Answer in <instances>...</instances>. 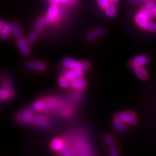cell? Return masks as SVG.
<instances>
[{
  "label": "cell",
  "mask_w": 156,
  "mask_h": 156,
  "mask_svg": "<svg viewBox=\"0 0 156 156\" xmlns=\"http://www.w3.org/2000/svg\"><path fill=\"white\" fill-rule=\"evenodd\" d=\"M114 116L116 119H118L125 124H130V125H135L137 123L135 118V114L132 112L118 113L115 114Z\"/></svg>",
  "instance_id": "1"
},
{
  "label": "cell",
  "mask_w": 156,
  "mask_h": 156,
  "mask_svg": "<svg viewBox=\"0 0 156 156\" xmlns=\"http://www.w3.org/2000/svg\"><path fill=\"white\" fill-rule=\"evenodd\" d=\"M59 15L60 12L57 5L52 3V5L50 6L49 9H48L46 17H45L47 24H50V23L54 22V21L57 20L58 17H59Z\"/></svg>",
  "instance_id": "2"
},
{
  "label": "cell",
  "mask_w": 156,
  "mask_h": 156,
  "mask_svg": "<svg viewBox=\"0 0 156 156\" xmlns=\"http://www.w3.org/2000/svg\"><path fill=\"white\" fill-rule=\"evenodd\" d=\"M34 110H25L17 114V120L22 124H29L32 123L34 119Z\"/></svg>",
  "instance_id": "3"
},
{
  "label": "cell",
  "mask_w": 156,
  "mask_h": 156,
  "mask_svg": "<svg viewBox=\"0 0 156 156\" xmlns=\"http://www.w3.org/2000/svg\"><path fill=\"white\" fill-rule=\"evenodd\" d=\"M63 64L67 69L83 70V62L74 61L71 58H66L63 61Z\"/></svg>",
  "instance_id": "4"
},
{
  "label": "cell",
  "mask_w": 156,
  "mask_h": 156,
  "mask_svg": "<svg viewBox=\"0 0 156 156\" xmlns=\"http://www.w3.org/2000/svg\"><path fill=\"white\" fill-rule=\"evenodd\" d=\"M84 74V72L83 70H76V69H69L66 71L64 73V76L66 78H67L69 81L73 80L76 79V78H79L83 77Z\"/></svg>",
  "instance_id": "5"
},
{
  "label": "cell",
  "mask_w": 156,
  "mask_h": 156,
  "mask_svg": "<svg viewBox=\"0 0 156 156\" xmlns=\"http://www.w3.org/2000/svg\"><path fill=\"white\" fill-rule=\"evenodd\" d=\"M105 34V30L102 28H96L89 33L87 36V39L88 41H94L95 39L100 38Z\"/></svg>",
  "instance_id": "6"
},
{
  "label": "cell",
  "mask_w": 156,
  "mask_h": 156,
  "mask_svg": "<svg viewBox=\"0 0 156 156\" xmlns=\"http://www.w3.org/2000/svg\"><path fill=\"white\" fill-rule=\"evenodd\" d=\"M17 46H18L19 49L20 50L21 53L23 55H28L30 54V48H29L28 44L27 42V41H25L23 38H18L17 40Z\"/></svg>",
  "instance_id": "7"
},
{
  "label": "cell",
  "mask_w": 156,
  "mask_h": 156,
  "mask_svg": "<svg viewBox=\"0 0 156 156\" xmlns=\"http://www.w3.org/2000/svg\"><path fill=\"white\" fill-rule=\"evenodd\" d=\"M26 68L29 69H36L39 71H44L46 69V64L43 62H30L26 64Z\"/></svg>",
  "instance_id": "8"
},
{
  "label": "cell",
  "mask_w": 156,
  "mask_h": 156,
  "mask_svg": "<svg viewBox=\"0 0 156 156\" xmlns=\"http://www.w3.org/2000/svg\"><path fill=\"white\" fill-rule=\"evenodd\" d=\"M86 85V81L82 77L76 78L73 80L70 81V86L74 89H81L83 88Z\"/></svg>",
  "instance_id": "9"
},
{
  "label": "cell",
  "mask_w": 156,
  "mask_h": 156,
  "mask_svg": "<svg viewBox=\"0 0 156 156\" xmlns=\"http://www.w3.org/2000/svg\"><path fill=\"white\" fill-rule=\"evenodd\" d=\"M139 26L146 30L151 31V32L153 33L156 32V23H152L151 22V20H144L143 22L140 23Z\"/></svg>",
  "instance_id": "10"
},
{
  "label": "cell",
  "mask_w": 156,
  "mask_h": 156,
  "mask_svg": "<svg viewBox=\"0 0 156 156\" xmlns=\"http://www.w3.org/2000/svg\"><path fill=\"white\" fill-rule=\"evenodd\" d=\"M149 61V57L147 55H140L136 56L135 58L132 60V64L133 66H141L142 67L145 65L147 62Z\"/></svg>",
  "instance_id": "11"
},
{
  "label": "cell",
  "mask_w": 156,
  "mask_h": 156,
  "mask_svg": "<svg viewBox=\"0 0 156 156\" xmlns=\"http://www.w3.org/2000/svg\"><path fill=\"white\" fill-rule=\"evenodd\" d=\"M0 29H1V38L2 39L7 38L12 32L11 25H6L3 22L0 23Z\"/></svg>",
  "instance_id": "12"
},
{
  "label": "cell",
  "mask_w": 156,
  "mask_h": 156,
  "mask_svg": "<svg viewBox=\"0 0 156 156\" xmlns=\"http://www.w3.org/2000/svg\"><path fill=\"white\" fill-rule=\"evenodd\" d=\"M134 71L141 80H147L149 76L147 71L141 66H134Z\"/></svg>",
  "instance_id": "13"
},
{
  "label": "cell",
  "mask_w": 156,
  "mask_h": 156,
  "mask_svg": "<svg viewBox=\"0 0 156 156\" xmlns=\"http://www.w3.org/2000/svg\"><path fill=\"white\" fill-rule=\"evenodd\" d=\"M48 119L44 116H35L34 120H33L32 124L37 126H41V127H44L47 125Z\"/></svg>",
  "instance_id": "14"
},
{
  "label": "cell",
  "mask_w": 156,
  "mask_h": 156,
  "mask_svg": "<svg viewBox=\"0 0 156 156\" xmlns=\"http://www.w3.org/2000/svg\"><path fill=\"white\" fill-rule=\"evenodd\" d=\"M64 143L62 140L58 139V138H56L54 140H52L51 143V147L54 151H60L62 148L64 147Z\"/></svg>",
  "instance_id": "15"
},
{
  "label": "cell",
  "mask_w": 156,
  "mask_h": 156,
  "mask_svg": "<svg viewBox=\"0 0 156 156\" xmlns=\"http://www.w3.org/2000/svg\"><path fill=\"white\" fill-rule=\"evenodd\" d=\"M124 124H125V123L123 122L122 121L118 119L115 118V119L114 121V127L116 128V129L118 130V131H119V132L126 131V126Z\"/></svg>",
  "instance_id": "16"
},
{
  "label": "cell",
  "mask_w": 156,
  "mask_h": 156,
  "mask_svg": "<svg viewBox=\"0 0 156 156\" xmlns=\"http://www.w3.org/2000/svg\"><path fill=\"white\" fill-rule=\"evenodd\" d=\"M11 28L13 36L17 38H20L21 36H22V32H21V30L20 28V27L18 26V25H17L16 23H12V24L11 25Z\"/></svg>",
  "instance_id": "17"
},
{
  "label": "cell",
  "mask_w": 156,
  "mask_h": 156,
  "mask_svg": "<svg viewBox=\"0 0 156 156\" xmlns=\"http://www.w3.org/2000/svg\"><path fill=\"white\" fill-rule=\"evenodd\" d=\"M56 99H54V98H49L46 99V100L44 101V111L53 108V107L56 105Z\"/></svg>",
  "instance_id": "18"
},
{
  "label": "cell",
  "mask_w": 156,
  "mask_h": 156,
  "mask_svg": "<svg viewBox=\"0 0 156 156\" xmlns=\"http://www.w3.org/2000/svg\"><path fill=\"white\" fill-rule=\"evenodd\" d=\"M31 108L36 112H41L44 111V101H36L33 103L31 106Z\"/></svg>",
  "instance_id": "19"
},
{
  "label": "cell",
  "mask_w": 156,
  "mask_h": 156,
  "mask_svg": "<svg viewBox=\"0 0 156 156\" xmlns=\"http://www.w3.org/2000/svg\"><path fill=\"white\" fill-rule=\"evenodd\" d=\"M105 11H106V14L109 17H113L116 15V7L114 5V4L111 3L107 6L105 8Z\"/></svg>",
  "instance_id": "20"
},
{
  "label": "cell",
  "mask_w": 156,
  "mask_h": 156,
  "mask_svg": "<svg viewBox=\"0 0 156 156\" xmlns=\"http://www.w3.org/2000/svg\"><path fill=\"white\" fill-rule=\"evenodd\" d=\"M1 88L5 89V90H7L9 93V97L13 96V90H12V87H11L10 82H9V80L8 81H4L2 83V85Z\"/></svg>",
  "instance_id": "21"
},
{
  "label": "cell",
  "mask_w": 156,
  "mask_h": 156,
  "mask_svg": "<svg viewBox=\"0 0 156 156\" xmlns=\"http://www.w3.org/2000/svg\"><path fill=\"white\" fill-rule=\"evenodd\" d=\"M46 20L45 18H40L37 22L36 26H35V30L36 32H41L44 26L46 24Z\"/></svg>",
  "instance_id": "22"
},
{
  "label": "cell",
  "mask_w": 156,
  "mask_h": 156,
  "mask_svg": "<svg viewBox=\"0 0 156 156\" xmlns=\"http://www.w3.org/2000/svg\"><path fill=\"white\" fill-rule=\"evenodd\" d=\"M141 12L145 15V17H147V19L148 20H151L153 19V17H155V15H154V13L153 12L150 10V9H148L146 7L142 8Z\"/></svg>",
  "instance_id": "23"
},
{
  "label": "cell",
  "mask_w": 156,
  "mask_h": 156,
  "mask_svg": "<svg viewBox=\"0 0 156 156\" xmlns=\"http://www.w3.org/2000/svg\"><path fill=\"white\" fill-rule=\"evenodd\" d=\"M51 3L54 4H65V5H74L77 2V0H49Z\"/></svg>",
  "instance_id": "24"
},
{
  "label": "cell",
  "mask_w": 156,
  "mask_h": 156,
  "mask_svg": "<svg viewBox=\"0 0 156 156\" xmlns=\"http://www.w3.org/2000/svg\"><path fill=\"white\" fill-rule=\"evenodd\" d=\"M58 84H59V85L61 87L66 88V87H69L70 85V82L67 78H66L64 76V77L59 78V80H58Z\"/></svg>",
  "instance_id": "25"
},
{
  "label": "cell",
  "mask_w": 156,
  "mask_h": 156,
  "mask_svg": "<svg viewBox=\"0 0 156 156\" xmlns=\"http://www.w3.org/2000/svg\"><path fill=\"white\" fill-rule=\"evenodd\" d=\"M60 152H61L62 154H63L64 155L73 156L74 155L73 152L72 151L69 147H67V146H64V147L62 148V150L60 151Z\"/></svg>",
  "instance_id": "26"
},
{
  "label": "cell",
  "mask_w": 156,
  "mask_h": 156,
  "mask_svg": "<svg viewBox=\"0 0 156 156\" xmlns=\"http://www.w3.org/2000/svg\"><path fill=\"white\" fill-rule=\"evenodd\" d=\"M36 38H37V34L36 33H32V34L29 36L28 39H27V42H28V44L29 45L33 44L35 41H36Z\"/></svg>",
  "instance_id": "27"
},
{
  "label": "cell",
  "mask_w": 156,
  "mask_h": 156,
  "mask_svg": "<svg viewBox=\"0 0 156 156\" xmlns=\"http://www.w3.org/2000/svg\"><path fill=\"white\" fill-rule=\"evenodd\" d=\"M8 97H9L8 92H7V90H5V89L1 88V90H0V98H1V100H5V99H7Z\"/></svg>",
  "instance_id": "28"
},
{
  "label": "cell",
  "mask_w": 156,
  "mask_h": 156,
  "mask_svg": "<svg viewBox=\"0 0 156 156\" xmlns=\"http://www.w3.org/2000/svg\"><path fill=\"white\" fill-rule=\"evenodd\" d=\"M98 3L101 8L105 9L108 6L109 4H110V2L109 0H97Z\"/></svg>",
  "instance_id": "29"
},
{
  "label": "cell",
  "mask_w": 156,
  "mask_h": 156,
  "mask_svg": "<svg viewBox=\"0 0 156 156\" xmlns=\"http://www.w3.org/2000/svg\"><path fill=\"white\" fill-rule=\"evenodd\" d=\"M105 141H106V143L110 146H113L115 144V142H114V139H113L112 136H111L109 135H106V136H105Z\"/></svg>",
  "instance_id": "30"
},
{
  "label": "cell",
  "mask_w": 156,
  "mask_h": 156,
  "mask_svg": "<svg viewBox=\"0 0 156 156\" xmlns=\"http://www.w3.org/2000/svg\"><path fill=\"white\" fill-rule=\"evenodd\" d=\"M147 0H129V3L131 5H138L145 3Z\"/></svg>",
  "instance_id": "31"
},
{
  "label": "cell",
  "mask_w": 156,
  "mask_h": 156,
  "mask_svg": "<svg viewBox=\"0 0 156 156\" xmlns=\"http://www.w3.org/2000/svg\"><path fill=\"white\" fill-rule=\"evenodd\" d=\"M90 67V64L89 62H87L86 61H83V71L85 73V72H86L87 69H88V68Z\"/></svg>",
  "instance_id": "32"
},
{
  "label": "cell",
  "mask_w": 156,
  "mask_h": 156,
  "mask_svg": "<svg viewBox=\"0 0 156 156\" xmlns=\"http://www.w3.org/2000/svg\"><path fill=\"white\" fill-rule=\"evenodd\" d=\"M110 154L112 156H117L118 155V152H117V150L116 148H112L110 150Z\"/></svg>",
  "instance_id": "33"
},
{
  "label": "cell",
  "mask_w": 156,
  "mask_h": 156,
  "mask_svg": "<svg viewBox=\"0 0 156 156\" xmlns=\"http://www.w3.org/2000/svg\"><path fill=\"white\" fill-rule=\"evenodd\" d=\"M119 1V0H110V3L116 4V3L118 2Z\"/></svg>",
  "instance_id": "34"
},
{
  "label": "cell",
  "mask_w": 156,
  "mask_h": 156,
  "mask_svg": "<svg viewBox=\"0 0 156 156\" xmlns=\"http://www.w3.org/2000/svg\"><path fill=\"white\" fill-rule=\"evenodd\" d=\"M153 12L154 13V15H155V17H156V7L153 10Z\"/></svg>",
  "instance_id": "35"
},
{
  "label": "cell",
  "mask_w": 156,
  "mask_h": 156,
  "mask_svg": "<svg viewBox=\"0 0 156 156\" xmlns=\"http://www.w3.org/2000/svg\"><path fill=\"white\" fill-rule=\"evenodd\" d=\"M147 2H153V1H156V0H147Z\"/></svg>",
  "instance_id": "36"
}]
</instances>
